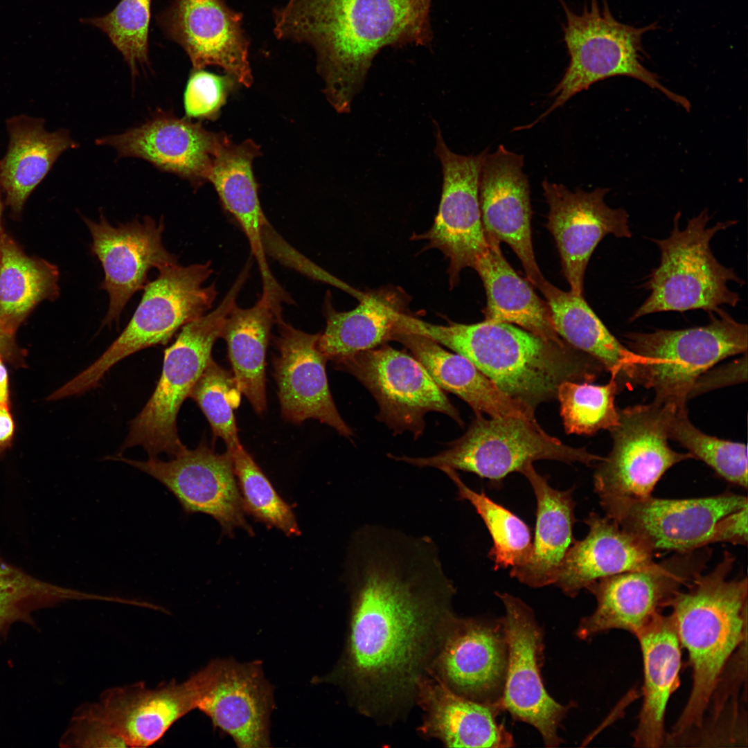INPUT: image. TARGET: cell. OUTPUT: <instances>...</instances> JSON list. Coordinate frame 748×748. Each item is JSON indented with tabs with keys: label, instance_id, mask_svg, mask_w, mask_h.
<instances>
[{
	"label": "cell",
	"instance_id": "6da1fadb",
	"mask_svg": "<svg viewBox=\"0 0 748 748\" xmlns=\"http://www.w3.org/2000/svg\"><path fill=\"white\" fill-rule=\"evenodd\" d=\"M353 543L343 652L314 682L339 686L360 713L391 723L407 714L430 675L456 615L455 587L428 537L366 527Z\"/></svg>",
	"mask_w": 748,
	"mask_h": 748
},
{
	"label": "cell",
	"instance_id": "7a4b0ae2",
	"mask_svg": "<svg viewBox=\"0 0 748 748\" xmlns=\"http://www.w3.org/2000/svg\"><path fill=\"white\" fill-rule=\"evenodd\" d=\"M431 0H289L274 12L278 39L310 45L323 93L348 113L383 48L432 40Z\"/></svg>",
	"mask_w": 748,
	"mask_h": 748
},
{
	"label": "cell",
	"instance_id": "3957f363",
	"mask_svg": "<svg viewBox=\"0 0 748 748\" xmlns=\"http://www.w3.org/2000/svg\"><path fill=\"white\" fill-rule=\"evenodd\" d=\"M399 327L465 357L502 392L534 409L556 398L562 382H591L605 370L594 357L569 344L546 341L508 323L437 325L405 314Z\"/></svg>",
	"mask_w": 748,
	"mask_h": 748
},
{
	"label": "cell",
	"instance_id": "277c9868",
	"mask_svg": "<svg viewBox=\"0 0 748 748\" xmlns=\"http://www.w3.org/2000/svg\"><path fill=\"white\" fill-rule=\"evenodd\" d=\"M735 558L724 551L710 572L695 576L672 600L670 614L688 654L693 685L686 704L668 736L681 742L701 729L727 665L747 645V578L729 579Z\"/></svg>",
	"mask_w": 748,
	"mask_h": 748
},
{
	"label": "cell",
	"instance_id": "5b68a950",
	"mask_svg": "<svg viewBox=\"0 0 748 748\" xmlns=\"http://www.w3.org/2000/svg\"><path fill=\"white\" fill-rule=\"evenodd\" d=\"M566 15L564 40L570 57L561 80L550 93L553 103L533 122L517 127L532 128L576 94L594 83L618 75L635 78L661 91L688 112L691 103L662 85L658 75L643 64V36L658 28L656 23L641 27L623 24L612 14L607 0H590L580 14L560 0Z\"/></svg>",
	"mask_w": 748,
	"mask_h": 748
},
{
	"label": "cell",
	"instance_id": "8992f818",
	"mask_svg": "<svg viewBox=\"0 0 748 748\" xmlns=\"http://www.w3.org/2000/svg\"><path fill=\"white\" fill-rule=\"evenodd\" d=\"M148 282L128 324L90 366L53 393L56 400L82 394L99 384L121 360L142 349L166 344L188 323L206 314L217 296L215 283H204L213 272L210 261L188 266L178 262L159 269Z\"/></svg>",
	"mask_w": 748,
	"mask_h": 748
},
{
	"label": "cell",
	"instance_id": "52a82bcc",
	"mask_svg": "<svg viewBox=\"0 0 748 748\" xmlns=\"http://www.w3.org/2000/svg\"><path fill=\"white\" fill-rule=\"evenodd\" d=\"M680 213L674 217L673 229L665 239H652L660 251V262L649 275L644 287L648 297L634 311L632 322L647 314L702 310L709 314L722 305L736 307L740 301L738 293L727 284L742 285L733 269L722 265L713 254L710 243L720 231L736 224L735 220L718 222L707 226V210L690 219L680 229Z\"/></svg>",
	"mask_w": 748,
	"mask_h": 748
},
{
	"label": "cell",
	"instance_id": "ba28073f",
	"mask_svg": "<svg viewBox=\"0 0 748 748\" xmlns=\"http://www.w3.org/2000/svg\"><path fill=\"white\" fill-rule=\"evenodd\" d=\"M249 276L242 270L217 307L184 326L164 351L161 377L144 408L130 422L121 451L140 446L149 458L161 453L174 457L186 447L177 424L179 411L209 362L215 342Z\"/></svg>",
	"mask_w": 748,
	"mask_h": 748
},
{
	"label": "cell",
	"instance_id": "9c48e42d",
	"mask_svg": "<svg viewBox=\"0 0 748 748\" xmlns=\"http://www.w3.org/2000/svg\"><path fill=\"white\" fill-rule=\"evenodd\" d=\"M710 322L682 330L658 329L625 335L637 357L639 385L652 389L654 400L686 405L700 377L720 361L747 353V325L719 308Z\"/></svg>",
	"mask_w": 748,
	"mask_h": 748
},
{
	"label": "cell",
	"instance_id": "30bf717a",
	"mask_svg": "<svg viewBox=\"0 0 748 748\" xmlns=\"http://www.w3.org/2000/svg\"><path fill=\"white\" fill-rule=\"evenodd\" d=\"M392 458L420 467L469 472L494 483L512 472H521L538 460L591 465L603 458L585 448L564 444L545 432L535 420L513 416L486 418L480 414H476L464 435L436 455Z\"/></svg>",
	"mask_w": 748,
	"mask_h": 748
},
{
	"label": "cell",
	"instance_id": "8fae6325",
	"mask_svg": "<svg viewBox=\"0 0 748 748\" xmlns=\"http://www.w3.org/2000/svg\"><path fill=\"white\" fill-rule=\"evenodd\" d=\"M674 404L656 400L618 409V424L609 431L612 448L599 461L594 474L600 504L618 499H641L652 492L674 465L690 458L689 453L668 444Z\"/></svg>",
	"mask_w": 748,
	"mask_h": 748
},
{
	"label": "cell",
	"instance_id": "7c38bea8",
	"mask_svg": "<svg viewBox=\"0 0 748 748\" xmlns=\"http://www.w3.org/2000/svg\"><path fill=\"white\" fill-rule=\"evenodd\" d=\"M711 554L708 546L676 553L645 569L592 582L585 589L595 597L596 607L581 619L577 636L587 640L615 629L636 636L664 607L670 606L680 590L703 572Z\"/></svg>",
	"mask_w": 748,
	"mask_h": 748
},
{
	"label": "cell",
	"instance_id": "4fadbf2b",
	"mask_svg": "<svg viewBox=\"0 0 748 748\" xmlns=\"http://www.w3.org/2000/svg\"><path fill=\"white\" fill-rule=\"evenodd\" d=\"M335 366L367 388L378 404V420L395 434L408 431L419 438L425 429L424 416L430 411L444 413L463 425L458 411L424 366L404 351L384 344Z\"/></svg>",
	"mask_w": 748,
	"mask_h": 748
},
{
	"label": "cell",
	"instance_id": "5bb4252c",
	"mask_svg": "<svg viewBox=\"0 0 748 748\" xmlns=\"http://www.w3.org/2000/svg\"><path fill=\"white\" fill-rule=\"evenodd\" d=\"M505 608L502 617L508 643V666L501 700L517 721L527 723L540 733L546 747H557L558 734L572 704L563 705L548 693L540 668L544 659V635L533 609L522 600L506 592H496Z\"/></svg>",
	"mask_w": 748,
	"mask_h": 748
},
{
	"label": "cell",
	"instance_id": "9a60e30c",
	"mask_svg": "<svg viewBox=\"0 0 748 748\" xmlns=\"http://www.w3.org/2000/svg\"><path fill=\"white\" fill-rule=\"evenodd\" d=\"M605 515L654 553H684L710 544L718 522L748 506L745 496L727 491L705 497L618 499L600 503Z\"/></svg>",
	"mask_w": 748,
	"mask_h": 748
},
{
	"label": "cell",
	"instance_id": "2e32d148",
	"mask_svg": "<svg viewBox=\"0 0 748 748\" xmlns=\"http://www.w3.org/2000/svg\"><path fill=\"white\" fill-rule=\"evenodd\" d=\"M436 147L443 171V187L438 213L431 227L415 240H427V249L440 250L449 260L451 287L461 271L474 268L488 242L482 226L479 204V177L487 150L477 155H461L446 145L434 121Z\"/></svg>",
	"mask_w": 748,
	"mask_h": 748
},
{
	"label": "cell",
	"instance_id": "e0dca14e",
	"mask_svg": "<svg viewBox=\"0 0 748 748\" xmlns=\"http://www.w3.org/2000/svg\"><path fill=\"white\" fill-rule=\"evenodd\" d=\"M106 458L125 463L157 480L173 494L185 514L208 515L229 536L238 527L253 535L244 517L229 450L217 454L206 443H202L195 449L186 447L167 461L157 457L137 461L121 454Z\"/></svg>",
	"mask_w": 748,
	"mask_h": 748
},
{
	"label": "cell",
	"instance_id": "ac0fdd59",
	"mask_svg": "<svg viewBox=\"0 0 748 748\" xmlns=\"http://www.w3.org/2000/svg\"><path fill=\"white\" fill-rule=\"evenodd\" d=\"M215 668L213 659L184 682L172 679L154 688L143 682L111 687L97 702L81 706L107 723L128 747H148L180 718L197 709Z\"/></svg>",
	"mask_w": 748,
	"mask_h": 748
},
{
	"label": "cell",
	"instance_id": "d6986e66",
	"mask_svg": "<svg viewBox=\"0 0 748 748\" xmlns=\"http://www.w3.org/2000/svg\"><path fill=\"white\" fill-rule=\"evenodd\" d=\"M508 655L502 618L456 615L434 661L431 675L461 697L502 705Z\"/></svg>",
	"mask_w": 748,
	"mask_h": 748
},
{
	"label": "cell",
	"instance_id": "ffe728a7",
	"mask_svg": "<svg viewBox=\"0 0 748 748\" xmlns=\"http://www.w3.org/2000/svg\"><path fill=\"white\" fill-rule=\"evenodd\" d=\"M92 238L91 251L104 271L100 288L109 295V308L103 326L118 323L132 296L148 283V274L177 262L163 246V219L145 216L114 226L103 215L98 221L84 217Z\"/></svg>",
	"mask_w": 748,
	"mask_h": 748
},
{
	"label": "cell",
	"instance_id": "44dd1931",
	"mask_svg": "<svg viewBox=\"0 0 748 748\" xmlns=\"http://www.w3.org/2000/svg\"><path fill=\"white\" fill-rule=\"evenodd\" d=\"M229 139L225 133L207 130L200 123L159 110L141 125L98 139L96 143L110 147L120 157L147 161L197 189L208 182L214 161Z\"/></svg>",
	"mask_w": 748,
	"mask_h": 748
},
{
	"label": "cell",
	"instance_id": "7402d4cb",
	"mask_svg": "<svg viewBox=\"0 0 748 748\" xmlns=\"http://www.w3.org/2000/svg\"><path fill=\"white\" fill-rule=\"evenodd\" d=\"M542 186L549 206L546 226L555 241L562 271L570 291L583 295L585 273L594 251L607 235L631 238L629 215L625 209L606 204L608 188L571 191L546 179Z\"/></svg>",
	"mask_w": 748,
	"mask_h": 748
},
{
	"label": "cell",
	"instance_id": "603a6c76",
	"mask_svg": "<svg viewBox=\"0 0 748 748\" xmlns=\"http://www.w3.org/2000/svg\"><path fill=\"white\" fill-rule=\"evenodd\" d=\"M242 19V14L223 0H173L157 16L166 36L184 48L193 69L217 66L248 87L253 75Z\"/></svg>",
	"mask_w": 748,
	"mask_h": 748
},
{
	"label": "cell",
	"instance_id": "cb8c5ba5",
	"mask_svg": "<svg viewBox=\"0 0 748 748\" xmlns=\"http://www.w3.org/2000/svg\"><path fill=\"white\" fill-rule=\"evenodd\" d=\"M524 156L503 145L486 153L479 177V204L487 240L506 243L519 258L528 282L540 289L546 280L533 247L532 209Z\"/></svg>",
	"mask_w": 748,
	"mask_h": 748
},
{
	"label": "cell",
	"instance_id": "d4e9b609",
	"mask_svg": "<svg viewBox=\"0 0 748 748\" xmlns=\"http://www.w3.org/2000/svg\"><path fill=\"white\" fill-rule=\"evenodd\" d=\"M275 324L278 333L273 338L278 350L274 359V377L283 418L296 424L317 419L345 437L353 436L330 391L327 359L317 346L320 333L296 329L282 316L276 318Z\"/></svg>",
	"mask_w": 748,
	"mask_h": 748
},
{
	"label": "cell",
	"instance_id": "484cf974",
	"mask_svg": "<svg viewBox=\"0 0 748 748\" xmlns=\"http://www.w3.org/2000/svg\"><path fill=\"white\" fill-rule=\"evenodd\" d=\"M274 708V688L264 676L260 661L216 659L214 676L197 709L237 747L260 748L271 746Z\"/></svg>",
	"mask_w": 748,
	"mask_h": 748
},
{
	"label": "cell",
	"instance_id": "4316f807",
	"mask_svg": "<svg viewBox=\"0 0 748 748\" xmlns=\"http://www.w3.org/2000/svg\"><path fill=\"white\" fill-rule=\"evenodd\" d=\"M260 155V148L251 139L237 144L229 139L220 150L208 182L212 184L223 208L238 223L245 234L262 280V294L271 298L282 294L269 269L265 247L269 229L253 175L252 163Z\"/></svg>",
	"mask_w": 748,
	"mask_h": 748
},
{
	"label": "cell",
	"instance_id": "83f0119b",
	"mask_svg": "<svg viewBox=\"0 0 748 748\" xmlns=\"http://www.w3.org/2000/svg\"><path fill=\"white\" fill-rule=\"evenodd\" d=\"M416 704L423 711L419 732L448 747L507 748L515 746L511 734L496 720L501 704H489L461 697L432 675L420 684Z\"/></svg>",
	"mask_w": 748,
	"mask_h": 748
},
{
	"label": "cell",
	"instance_id": "f1b7e54d",
	"mask_svg": "<svg viewBox=\"0 0 748 748\" xmlns=\"http://www.w3.org/2000/svg\"><path fill=\"white\" fill-rule=\"evenodd\" d=\"M584 522L588 533L570 547L554 583L567 596L573 598L598 579L655 562L653 551L606 515L591 512Z\"/></svg>",
	"mask_w": 748,
	"mask_h": 748
},
{
	"label": "cell",
	"instance_id": "f546056e",
	"mask_svg": "<svg viewBox=\"0 0 748 748\" xmlns=\"http://www.w3.org/2000/svg\"><path fill=\"white\" fill-rule=\"evenodd\" d=\"M643 659V702L634 746L665 745L664 720L668 700L679 686L682 645L670 615H657L636 634Z\"/></svg>",
	"mask_w": 748,
	"mask_h": 748
},
{
	"label": "cell",
	"instance_id": "4dcf8cb0",
	"mask_svg": "<svg viewBox=\"0 0 748 748\" xmlns=\"http://www.w3.org/2000/svg\"><path fill=\"white\" fill-rule=\"evenodd\" d=\"M391 340L409 349L442 390L463 400L475 414L535 420L533 408L508 396L461 355L448 352L429 337L402 329L395 328Z\"/></svg>",
	"mask_w": 748,
	"mask_h": 748
},
{
	"label": "cell",
	"instance_id": "1f68e13d",
	"mask_svg": "<svg viewBox=\"0 0 748 748\" xmlns=\"http://www.w3.org/2000/svg\"><path fill=\"white\" fill-rule=\"evenodd\" d=\"M549 308L553 328L573 348L599 362L620 391L639 385L636 356L621 344L585 301L546 280L539 289Z\"/></svg>",
	"mask_w": 748,
	"mask_h": 748
},
{
	"label": "cell",
	"instance_id": "d6a6232c",
	"mask_svg": "<svg viewBox=\"0 0 748 748\" xmlns=\"http://www.w3.org/2000/svg\"><path fill=\"white\" fill-rule=\"evenodd\" d=\"M520 473L528 479L535 496L536 522L530 558L524 564L511 568L510 575L530 587L540 588L554 585L563 560L576 541L573 535L576 502L572 489L552 488L533 463Z\"/></svg>",
	"mask_w": 748,
	"mask_h": 748
},
{
	"label": "cell",
	"instance_id": "836d02e7",
	"mask_svg": "<svg viewBox=\"0 0 748 748\" xmlns=\"http://www.w3.org/2000/svg\"><path fill=\"white\" fill-rule=\"evenodd\" d=\"M44 123L43 118L23 114L6 121L9 143L0 160V187L5 204L17 216L58 157L78 147L67 130L48 132Z\"/></svg>",
	"mask_w": 748,
	"mask_h": 748
},
{
	"label": "cell",
	"instance_id": "e575fe53",
	"mask_svg": "<svg viewBox=\"0 0 748 748\" xmlns=\"http://www.w3.org/2000/svg\"><path fill=\"white\" fill-rule=\"evenodd\" d=\"M407 303L404 292L388 287L364 293L357 306L346 312H337L326 300V326L318 339L319 350L335 364L385 344L406 313Z\"/></svg>",
	"mask_w": 748,
	"mask_h": 748
},
{
	"label": "cell",
	"instance_id": "d590c367",
	"mask_svg": "<svg viewBox=\"0 0 748 748\" xmlns=\"http://www.w3.org/2000/svg\"><path fill=\"white\" fill-rule=\"evenodd\" d=\"M486 240L488 245L473 268L486 290L485 320L516 325L546 341L566 345L553 328L546 301L513 269L500 244Z\"/></svg>",
	"mask_w": 748,
	"mask_h": 748
},
{
	"label": "cell",
	"instance_id": "8d00e7d4",
	"mask_svg": "<svg viewBox=\"0 0 748 748\" xmlns=\"http://www.w3.org/2000/svg\"><path fill=\"white\" fill-rule=\"evenodd\" d=\"M280 316L282 313L261 296L250 308L236 305L222 331L236 384L258 414L267 409V348L272 326Z\"/></svg>",
	"mask_w": 748,
	"mask_h": 748
},
{
	"label": "cell",
	"instance_id": "74e56055",
	"mask_svg": "<svg viewBox=\"0 0 748 748\" xmlns=\"http://www.w3.org/2000/svg\"><path fill=\"white\" fill-rule=\"evenodd\" d=\"M59 271L52 263L26 255L4 231L0 238V324L11 336L42 301L60 294Z\"/></svg>",
	"mask_w": 748,
	"mask_h": 748
},
{
	"label": "cell",
	"instance_id": "f35d334b",
	"mask_svg": "<svg viewBox=\"0 0 748 748\" xmlns=\"http://www.w3.org/2000/svg\"><path fill=\"white\" fill-rule=\"evenodd\" d=\"M104 596L54 585L30 575L0 555V646L17 623L36 625L39 610L69 600H103Z\"/></svg>",
	"mask_w": 748,
	"mask_h": 748
},
{
	"label": "cell",
	"instance_id": "ab89813d",
	"mask_svg": "<svg viewBox=\"0 0 748 748\" xmlns=\"http://www.w3.org/2000/svg\"><path fill=\"white\" fill-rule=\"evenodd\" d=\"M457 487L459 499L470 502L483 519L492 540L488 557L495 570L517 567L530 558L532 539L528 526L517 515L489 498L481 490L470 488L455 470L440 469Z\"/></svg>",
	"mask_w": 748,
	"mask_h": 748
},
{
	"label": "cell",
	"instance_id": "60d3db41",
	"mask_svg": "<svg viewBox=\"0 0 748 748\" xmlns=\"http://www.w3.org/2000/svg\"><path fill=\"white\" fill-rule=\"evenodd\" d=\"M621 391L612 378L604 385L588 382L564 381L557 390L556 398L564 429L569 434L593 435L601 429L609 431L618 422L615 396Z\"/></svg>",
	"mask_w": 748,
	"mask_h": 748
},
{
	"label": "cell",
	"instance_id": "b9f144b4",
	"mask_svg": "<svg viewBox=\"0 0 748 748\" xmlns=\"http://www.w3.org/2000/svg\"><path fill=\"white\" fill-rule=\"evenodd\" d=\"M669 438L702 461L717 475L730 483L747 488V447L743 443L720 439L704 434L690 421L686 405L673 413Z\"/></svg>",
	"mask_w": 748,
	"mask_h": 748
},
{
	"label": "cell",
	"instance_id": "7bdbcfd3",
	"mask_svg": "<svg viewBox=\"0 0 748 748\" xmlns=\"http://www.w3.org/2000/svg\"><path fill=\"white\" fill-rule=\"evenodd\" d=\"M229 451L244 512L288 536L299 535L300 530L290 506L276 492L251 456L242 445Z\"/></svg>",
	"mask_w": 748,
	"mask_h": 748
},
{
	"label": "cell",
	"instance_id": "ee69618b",
	"mask_svg": "<svg viewBox=\"0 0 748 748\" xmlns=\"http://www.w3.org/2000/svg\"><path fill=\"white\" fill-rule=\"evenodd\" d=\"M152 0H121L108 14L81 19L109 37L128 64L134 81L139 67H149L148 35Z\"/></svg>",
	"mask_w": 748,
	"mask_h": 748
},
{
	"label": "cell",
	"instance_id": "f6af8a7d",
	"mask_svg": "<svg viewBox=\"0 0 748 748\" xmlns=\"http://www.w3.org/2000/svg\"><path fill=\"white\" fill-rule=\"evenodd\" d=\"M240 395L232 373L213 359L189 394L208 420L214 438H222L228 450L241 445L234 416Z\"/></svg>",
	"mask_w": 748,
	"mask_h": 748
},
{
	"label": "cell",
	"instance_id": "bcb514c9",
	"mask_svg": "<svg viewBox=\"0 0 748 748\" xmlns=\"http://www.w3.org/2000/svg\"><path fill=\"white\" fill-rule=\"evenodd\" d=\"M240 84L233 76L193 69L184 93L185 118L215 120L230 94Z\"/></svg>",
	"mask_w": 748,
	"mask_h": 748
},
{
	"label": "cell",
	"instance_id": "7dc6e473",
	"mask_svg": "<svg viewBox=\"0 0 748 748\" xmlns=\"http://www.w3.org/2000/svg\"><path fill=\"white\" fill-rule=\"evenodd\" d=\"M62 747H128L105 721L82 706L74 712L60 740Z\"/></svg>",
	"mask_w": 748,
	"mask_h": 748
},
{
	"label": "cell",
	"instance_id": "c3c4849f",
	"mask_svg": "<svg viewBox=\"0 0 748 748\" xmlns=\"http://www.w3.org/2000/svg\"><path fill=\"white\" fill-rule=\"evenodd\" d=\"M748 506L730 513L720 519L713 531L710 544L730 543L747 545Z\"/></svg>",
	"mask_w": 748,
	"mask_h": 748
},
{
	"label": "cell",
	"instance_id": "681fc988",
	"mask_svg": "<svg viewBox=\"0 0 748 748\" xmlns=\"http://www.w3.org/2000/svg\"><path fill=\"white\" fill-rule=\"evenodd\" d=\"M745 362H747V355H745L744 359L736 362V364H731L715 371H711L709 369L697 380L689 398L715 387L742 382L744 378L747 380V376L742 375L747 371H742V367L747 366V363L742 365Z\"/></svg>",
	"mask_w": 748,
	"mask_h": 748
},
{
	"label": "cell",
	"instance_id": "f907efd6",
	"mask_svg": "<svg viewBox=\"0 0 748 748\" xmlns=\"http://www.w3.org/2000/svg\"><path fill=\"white\" fill-rule=\"evenodd\" d=\"M0 353L6 362L15 368L26 366L25 353L17 345L15 337L6 333L0 324Z\"/></svg>",
	"mask_w": 748,
	"mask_h": 748
},
{
	"label": "cell",
	"instance_id": "816d5d0a",
	"mask_svg": "<svg viewBox=\"0 0 748 748\" xmlns=\"http://www.w3.org/2000/svg\"><path fill=\"white\" fill-rule=\"evenodd\" d=\"M16 430V425L10 407L0 404V457L12 445Z\"/></svg>",
	"mask_w": 748,
	"mask_h": 748
},
{
	"label": "cell",
	"instance_id": "f5cc1de1",
	"mask_svg": "<svg viewBox=\"0 0 748 748\" xmlns=\"http://www.w3.org/2000/svg\"><path fill=\"white\" fill-rule=\"evenodd\" d=\"M5 362L0 353V404L10 407L9 375Z\"/></svg>",
	"mask_w": 748,
	"mask_h": 748
},
{
	"label": "cell",
	"instance_id": "db71d44e",
	"mask_svg": "<svg viewBox=\"0 0 748 748\" xmlns=\"http://www.w3.org/2000/svg\"><path fill=\"white\" fill-rule=\"evenodd\" d=\"M1 193H2V190H1V188L0 187V238H1V235H2V233H3V228H2V226H1V217H2V213H3V202L2 200V195H1Z\"/></svg>",
	"mask_w": 748,
	"mask_h": 748
},
{
	"label": "cell",
	"instance_id": "11a10c76",
	"mask_svg": "<svg viewBox=\"0 0 748 748\" xmlns=\"http://www.w3.org/2000/svg\"></svg>",
	"mask_w": 748,
	"mask_h": 748
}]
</instances>
